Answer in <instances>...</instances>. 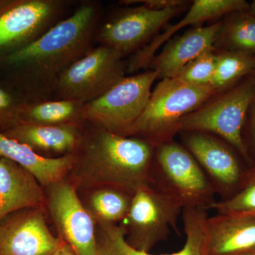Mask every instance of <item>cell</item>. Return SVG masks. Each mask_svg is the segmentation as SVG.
<instances>
[{
    "instance_id": "obj_31",
    "label": "cell",
    "mask_w": 255,
    "mask_h": 255,
    "mask_svg": "<svg viewBox=\"0 0 255 255\" xmlns=\"http://www.w3.org/2000/svg\"><path fill=\"white\" fill-rule=\"evenodd\" d=\"M12 1L13 0H0V12L7 7Z\"/></svg>"
},
{
    "instance_id": "obj_32",
    "label": "cell",
    "mask_w": 255,
    "mask_h": 255,
    "mask_svg": "<svg viewBox=\"0 0 255 255\" xmlns=\"http://www.w3.org/2000/svg\"><path fill=\"white\" fill-rule=\"evenodd\" d=\"M250 11L255 16V1H253V2L251 3V7H250Z\"/></svg>"
},
{
    "instance_id": "obj_4",
    "label": "cell",
    "mask_w": 255,
    "mask_h": 255,
    "mask_svg": "<svg viewBox=\"0 0 255 255\" xmlns=\"http://www.w3.org/2000/svg\"><path fill=\"white\" fill-rule=\"evenodd\" d=\"M216 94L211 85H189L176 78L162 79L128 136L145 139L154 145L172 140L179 121Z\"/></svg>"
},
{
    "instance_id": "obj_9",
    "label": "cell",
    "mask_w": 255,
    "mask_h": 255,
    "mask_svg": "<svg viewBox=\"0 0 255 255\" xmlns=\"http://www.w3.org/2000/svg\"><path fill=\"white\" fill-rule=\"evenodd\" d=\"M183 145L191 152L212 184L220 200L230 199L238 191L251 169L227 142L211 134L180 132Z\"/></svg>"
},
{
    "instance_id": "obj_14",
    "label": "cell",
    "mask_w": 255,
    "mask_h": 255,
    "mask_svg": "<svg viewBox=\"0 0 255 255\" xmlns=\"http://www.w3.org/2000/svg\"><path fill=\"white\" fill-rule=\"evenodd\" d=\"M186 241L182 249L167 255H153L135 249L127 243L121 225L99 224L97 255H209L206 220L207 210L184 209L182 213Z\"/></svg>"
},
{
    "instance_id": "obj_20",
    "label": "cell",
    "mask_w": 255,
    "mask_h": 255,
    "mask_svg": "<svg viewBox=\"0 0 255 255\" xmlns=\"http://www.w3.org/2000/svg\"><path fill=\"white\" fill-rule=\"evenodd\" d=\"M0 157L9 159L33 174L41 185H53L63 180L73 169L75 154L46 157L36 153L28 146L9 138L0 131Z\"/></svg>"
},
{
    "instance_id": "obj_17",
    "label": "cell",
    "mask_w": 255,
    "mask_h": 255,
    "mask_svg": "<svg viewBox=\"0 0 255 255\" xmlns=\"http://www.w3.org/2000/svg\"><path fill=\"white\" fill-rule=\"evenodd\" d=\"M209 255H243L255 250V214H216L206 220Z\"/></svg>"
},
{
    "instance_id": "obj_16",
    "label": "cell",
    "mask_w": 255,
    "mask_h": 255,
    "mask_svg": "<svg viewBox=\"0 0 255 255\" xmlns=\"http://www.w3.org/2000/svg\"><path fill=\"white\" fill-rule=\"evenodd\" d=\"M222 22L196 26L168 41L149 65L159 78H172L188 63L207 50L214 49Z\"/></svg>"
},
{
    "instance_id": "obj_12",
    "label": "cell",
    "mask_w": 255,
    "mask_h": 255,
    "mask_svg": "<svg viewBox=\"0 0 255 255\" xmlns=\"http://www.w3.org/2000/svg\"><path fill=\"white\" fill-rule=\"evenodd\" d=\"M49 187L48 209L59 237L78 255H97L95 219L82 204L75 188L64 179Z\"/></svg>"
},
{
    "instance_id": "obj_34",
    "label": "cell",
    "mask_w": 255,
    "mask_h": 255,
    "mask_svg": "<svg viewBox=\"0 0 255 255\" xmlns=\"http://www.w3.org/2000/svg\"></svg>"
},
{
    "instance_id": "obj_24",
    "label": "cell",
    "mask_w": 255,
    "mask_h": 255,
    "mask_svg": "<svg viewBox=\"0 0 255 255\" xmlns=\"http://www.w3.org/2000/svg\"><path fill=\"white\" fill-rule=\"evenodd\" d=\"M216 66L210 85L218 92L232 86L240 79L255 71V56L223 50L216 54Z\"/></svg>"
},
{
    "instance_id": "obj_18",
    "label": "cell",
    "mask_w": 255,
    "mask_h": 255,
    "mask_svg": "<svg viewBox=\"0 0 255 255\" xmlns=\"http://www.w3.org/2000/svg\"><path fill=\"white\" fill-rule=\"evenodd\" d=\"M44 196L41 184L28 170L0 157V223L22 210L42 208Z\"/></svg>"
},
{
    "instance_id": "obj_15",
    "label": "cell",
    "mask_w": 255,
    "mask_h": 255,
    "mask_svg": "<svg viewBox=\"0 0 255 255\" xmlns=\"http://www.w3.org/2000/svg\"><path fill=\"white\" fill-rule=\"evenodd\" d=\"M251 4L245 0H195L189 11L177 23L165 28L146 46L132 55L127 65V73H133L149 67L157 50L179 30L190 25L201 24L223 15L250 11Z\"/></svg>"
},
{
    "instance_id": "obj_21",
    "label": "cell",
    "mask_w": 255,
    "mask_h": 255,
    "mask_svg": "<svg viewBox=\"0 0 255 255\" xmlns=\"http://www.w3.org/2000/svg\"><path fill=\"white\" fill-rule=\"evenodd\" d=\"M84 105L75 100L27 101L23 106L21 121L22 123L38 125H82L85 123Z\"/></svg>"
},
{
    "instance_id": "obj_27",
    "label": "cell",
    "mask_w": 255,
    "mask_h": 255,
    "mask_svg": "<svg viewBox=\"0 0 255 255\" xmlns=\"http://www.w3.org/2000/svg\"><path fill=\"white\" fill-rule=\"evenodd\" d=\"M216 58L214 49L207 50L186 65L174 78L189 85H210L216 70Z\"/></svg>"
},
{
    "instance_id": "obj_10",
    "label": "cell",
    "mask_w": 255,
    "mask_h": 255,
    "mask_svg": "<svg viewBox=\"0 0 255 255\" xmlns=\"http://www.w3.org/2000/svg\"><path fill=\"white\" fill-rule=\"evenodd\" d=\"M65 0H13L0 12V57L27 46L65 16Z\"/></svg>"
},
{
    "instance_id": "obj_5",
    "label": "cell",
    "mask_w": 255,
    "mask_h": 255,
    "mask_svg": "<svg viewBox=\"0 0 255 255\" xmlns=\"http://www.w3.org/2000/svg\"><path fill=\"white\" fill-rule=\"evenodd\" d=\"M255 99V79L253 78L183 117L178 123L177 132L216 135L234 147L253 167L243 135L248 111Z\"/></svg>"
},
{
    "instance_id": "obj_6",
    "label": "cell",
    "mask_w": 255,
    "mask_h": 255,
    "mask_svg": "<svg viewBox=\"0 0 255 255\" xmlns=\"http://www.w3.org/2000/svg\"><path fill=\"white\" fill-rule=\"evenodd\" d=\"M157 78L158 73L152 70L125 77L103 95L85 104L84 121L128 136L145 110Z\"/></svg>"
},
{
    "instance_id": "obj_8",
    "label": "cell",
    "mask_w": 255,
    "mask_h": 255,
    "mask_svg": "<svg viewBox=\"0 0 255 255\" xmlns=\"http://www.w3.org/2000/svg\"><path fill=\"white\" fill-rule=\"evenodd\" d=\"M182 208L150 184L139 188L132 195L128 212L121 226L127 243L147 253L168 237L170 229L179 232L178 219Z\"/></svg>"
},
{
    "instance_id": "obj_29",
    "label": "cell",
    "mask_w": 255,
    "mask_h": 255,
    "mask_svg": "<svg viewBox=\"0 0 255 255\" xmlns=\"http://www.w3.org/2000/svg\"><path fill=\"white\" fill-rule=\"evenodd\" d=\"M251 118L248 122L247 128L246 137L244 138V143L253 167L255 166V99L252 104Z\"/></svg>"
},
{
    "instance_id": "obj_2",
    "label": "cell",
    "mask_w": 255,
    "mask_h": 255,
    "mask_svg": "<svg viewBox=\"0 0 255 255\" xmlns=\"http://www.w3.org/2000/svg\"><path fill=\"white\" fill-rule=\"evenodd\" d=\"M93 127V131L82 134L74 153V167H79L84 180L132 193L150 184L155 146L141 137Z\"/></svg>"
},
{
    "instance_id": "obj_19",
    "label": "cell",
    "mask_w": 255,
    "mask_h": 255,
    "mask_svg": "<svg viewBox=\"0 0 255 255\" xmlns=\"http://www.w3.org/2000/svg\"><path fill=\"white\" fill-rule=\"evenodd\" d=\"M82 125L48 126L21 123L3 132L38 152L62 156L74 154L81 141Z\"/></svg>"
},
{
    "instance_id": "obj_3",
    "label": "cell",
    "mask_w": 255,
    "mask_h": 255,
    "mask_svg": "<svg viewBox=\"0 0 255 255\" xmlns=\"http://www.w3.org/2000/svg\"><path fill=\"white\" fill-rule=\"evenodd\" d=\"M150 184L184 209L209 210L216 193L197 161L173 140L156 146Z\"/></svg>"
},
{
    "instance_id": "obj_26",
    "label": "cell",
    "mask_w": 255,
    "mask_h": 255,
    "mask_svg": "<svg viewBox=\"0 0 255 255\" xmlns=\"http://www.w3.org/2000/svg\"><path fill=\"white\" fill-rule=\"evenodd\" d=\"M28 100L12 85L0 82V131L21 123V112Z\"/></svg>"
},
{
    "instance_id": "obj_1",
    "label": "cell",
    "mask_w": 255,
    "mask_h": 255,
    "mask_svg": "<svg viewBox=\"0 0 255 255\" xmlns=\"http://www.w3.org/2000/svg\"><path fill=\"white\" fill-rule=\"evenodd\" d=\"M101 16L100 3L84 1L30 44L0 57V67L28 101L48 100L64 70L91 49Z\"/></svg>"
},
{
    "instance_id": "obj_7",
    "label": "cell",
    "mask_w": 255,
    "mask_h": 255,
    "mask_svg": "<svg viewBox=\"0 0 255 255\" xmlns=\"http://www.w3.org/2000/svg\"><path fill=\"white\" fill-rule=\"evenodd\" d=\"M123 58L109 47L92 48L58 77L53 90L55 100L86 104L103 95L125 78L127 68Z\"/></svg>"
},
{
    "instance_id": "obj_13",
    "label": "cell",
    "mask_w": 255,
    "mask_h": 255,
    "mask_svg": "<svg viewBox=\"0 0 255 255\" xmlns=\"http://www.w3.org/2000/svg\"><path fill=\"white\" fill-rule=\"evenodd\" d=\"M41 208L17 211L0 223V255H53L61 244Z\"/></svg>"
},
{
    "instance_id": "obj_28",
    "label": "cell",
    "mask_w": 255,
    "mask_h": 255,
    "mask_svg": "<svg viewBox=\"0 0 255 255\" xmlns=\"http://www.w3.org/2000/svg\"><path fill=\"white\" fill-rule=\"evenodd\" d=\"M121 4H142L147 7L155 10H164L169 8L185 7L187 1L183 0H128L121 1Z\"/></svg>"
},
{
    "instance_id": "obj_22",
    "label": "cell",
    "mask_w": 255,
    "mask_h": 255,
    "mask_svg": "<svg viewBox=\"0 0 255 255\" xmlns=\"http://www.w3.org/2000/svg\"><path fill=\"white\" fill-rule=\"evenodd\" d=\"M134 193L121 188L100 187L89 200V211L99 224L122 223L128 212Z\"/></svg>"
},
{
    "instance_id": "obj_25",
    "label": "cell",
    "mask_w": 255,
    "mask_h": 255,
    "mask_svg": "<svg viewBox=\"0 0 255 255\" xmlns=\"http://www.w3.org/2000/svg\"><path fill=\"white\" fill-rule=\"evenodd\" d=\"M216 214H255V166L250 169L237 194L226 200H217L211 209Z\"/></svg>"
},
{
    "instance_id": "obj_30",
    "label": "cell",
    "mask_w": 255,
    "mask_h": 255,
    "mask_svg": "<svg viewBox=\"0 0 255 255\" xmlns=\"http://www.w3.org/2000/svg\"><path fill=\"white\" fill-rule=\"evenodd\" d=\"M63 240V239H62ZM53 255H78L76 251L73 249V247L70 246L66 242L62 241L61 244L58 247V249L55 251Z\"/></svg>"
},
{
    "instance_id": "obj_33",
    "label": "cell",
    "mask_w": 255,
    "mask_h": 255,
    "mask_svg": "<svg viewBox=\"0 0 255 255\" xmlns=\"http://www.w3.org/2000/svg\"><path fill=\"white\" fill-rule=\"evenodd\" d=\"M243 255H255V251L250 252V253H247V254Z\"/></svg>"
},
{
    "instance_id": "obj_11",
    "label": "cell",
    "mask_w": 255,
    "mask_h": 255,
    "mask_svg": "<svg viewBox=\"0 0 255 255\" xmlns=\"http://www.w3.org/2000/svg\"><path fill=\"white\" fill-rule=\"evenodd\" d=\"M184 9L155 10L142 4L124 8L99 25L95 40L124 58L146 46Z\"/></svg>"
},
{
    "instance_id": "obj_23",
    "label": "cell",
    "mask_w": 255,
    "mask_h": 255,
    "mask_svg": "<svg viewBox=\"0 0 255 255\" xmlns=\"http://www.w3.org/2000/svg\"><path fill=\"white\" fill-rule=\"evenodd\" d=\"M225 50L241 52L255 56V16L251 11L232 13L222 23L215 44Z\"/></svg>"
}]
</instances>
